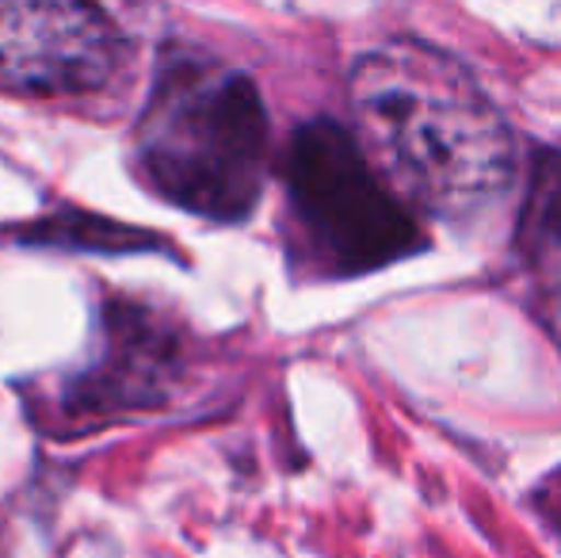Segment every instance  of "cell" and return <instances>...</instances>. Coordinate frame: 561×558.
Listing matches in <instances>:
<instances>
[{
	"label": "cell",
	"instance_id": "7a4b0ae2",
	"mask_svg": "<svg viewBox=\"0 0 561 558\" xmlns=\"http://www.w3.org/2000/svg\"><path fill=\"white\" fill-rule=\"evenodd\" d=\"M134 149L161 200L199 218L237 223L264 192V100L241 69L195 46H172L153 69Z\"/></svg>",
	"mask_w": 561,
	"mask_h": 558
},
{
	"label": "cell",
	"instance_id": "6da1fadb",
	"mask_svg": "<svg viewBox=\"0 0 561 558\" xmlns=\"http://www.w3.org/2000/svg\"><path fill=\"white\" fill-rule=\"evenodd\" d=\"M359 149L382 184L428 215H473L516 172V138L481 84L424 43H386L352 69Z\"/></svg>",
	"mask_w": 561,
	"mask_h": 558
},
{
	"label": "cell",
	"instance_id": "3957f363",
	"mask_svg": "<svg viewBox=\"0 0 561 558\" xmlns=\"http://www.w3.org/2000/svg\"><path fill=\"white\" fill-rule=\"evenodd\" d=\"M287 192L310 246L344 276L375 272L421 249L413 210L370 169L359 141L333 119L290 138Z\"/></svg>",
	"mask_w": 561,
	"mask_h": 558
},
{
	"label": "cell",
	"instance_id": "277c9868",
	"mask_svg": "<svg viewBox=\"0 0 561 558\" xmlns=\"http://www.w3.org/2000/svg\"><path fill=\"white\" fill-rule=\"evenodd\" d=\"M123 35L104 8L73 0H0V89L81 96L104 89L123 61Z\"/></svg>",
	"mask_w": 561,
	"mask_h": 558
}]
</instances>
